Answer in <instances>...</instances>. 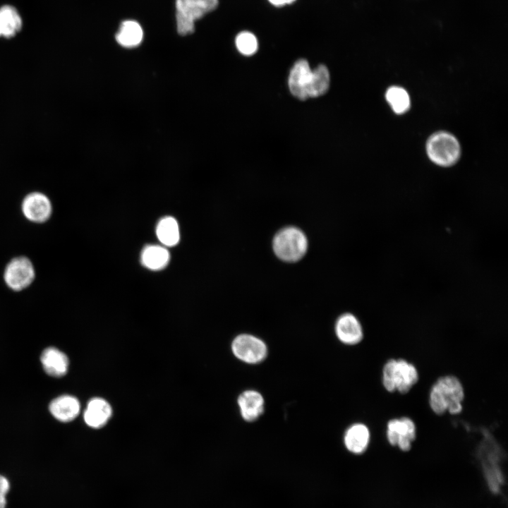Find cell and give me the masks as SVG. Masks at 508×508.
Returning a JSON list of instances; mask_svg holds the SVG:
<instances>
[{"label": "cell", "mask_w": 508, "mask_h": 508, "mask_svg": "<svg viewBox=\"0 0 508 508\" xmlns=\"http://www.w3.org/2000/svg\"><path fill=\"white\" fill-rule=\"evenodd\" d=\"M464 398V388L459 379L446 375L439 378L432 387L429 404L433 411L437 415H442L446 411L456 415L463 409Z\"/></svg>", "instance_id": "1"}, {"label": "cell", "mask_w": 508, "mask_h": 508, "mask_svg": "<svg viewBox=\"0 0 508 508\" xmlns=\"http://www.w3.org/2000/svg\"><path fill=\"white\" fill-rule=\"evenodd\" d=\"M418 380L416 368L404 359H389L382 369V384L389 392L406 394Z\"/></svg>", "instance_id": "2"}, {"label": "cell", "mask_w": 508, "mask_h": 508, "mask_svg": "<svg viewBox=\"0 0 508 508\" xmlns=\"http://www.w3.org/2000/svg\"><path fill=\"white\" fill-rule=\"evenodd\" d=\"M274 254L283 261L294 262L301 260L308 248V240L298 228L287 226L279 231L272 241Z\"/></svg>", "instance_id": "3"}, {"label": "cell", "mask_w": 508, "mask_h": 508, "mask_svg": "<svg viewBox=\"0 0 508 508\" xmlns=\"http://www.w3.org/2000/svg\"><path fill=\"white\" fill-rule=\"evenodd\" d=\"M429 159L441 167H450L459 159L461 147L457 139L451 133L439 131L433 134L426 143Z\"/></svg>", "instance_id": "4"}, {"label": "cell", "mask_w": 508, "mask_h": 508, "mask_svg": "<svg viewBox=\"0 0 508 508\" xmlns=\"http://www.w3.org/2000/svg\"><path fill=\"white\" fill-rule=\"evenodd\" d=\"M218 0H176L177 32L181 35L192 34L195 20L214 10Z\"/></svg>", "instance_id": "5"}, {"label": "cell", "mask_w": 508, "mask_h": 508, "mask_svg": "<svg viewBox=\"0 0 508 508\" xmlns=\"http://www.w3.org/2000/svg\"><path fill=\"white\" fill-rule=\"evenodd\" d=\"M36 276L32 262L26 256L20 255L11 259L6 265L3 279L6 286L13 291L19 292L28 288Z\"/></svg>", "instance_id": "6"}, {"label": "cell", "mask_w": 508, "mask_h": 508, "mask_svg": "<svg viewBox=\"0 0 508 508\" xmlns=\"http://www.w3.org/2000/svg\"><path fill=\"white\" fill-rule=\"evenodd\" d=\"M234 355L240 361L256 364L263 361L267 355L265 343L253 335L241 334L234 338L231 344Z\"/></svg>", "instance_id": "7"}, {"label": "cell", "mask_w": 508, "mask_h": 508, "mask_svg": "<svg viewBox=\"0 0 508 508\" xmlns=\"http://www.w3.org/2000/svg\"><path fill=\"white\" fill-rule=\"evenodd\" d=\"M20 210L28 221L35 224H43L51 218L53 205L46 194L32 191L23 198Z\"/></svg>", "instance_id": "8"}, {"label": "cell", "mask_w": 508, "mask_h": 508, "mask_svg": "<svg viewBox=\"0 0 508 508\" xmlns=\"http://www.w3.org/2000/svg\"><path fill=\"white\" fill-rule=\"evenodd\" d=\"M387 439L392 446H397L401 450L408 452L416 438V425L408 417L393 418L387 424Z\"/></svg>", "instance_id": "9"}, {"label": "cell", "mask_w": 508, "mask_h": 508, "mask_svg": "<svg viewBox=\"0 0 508 508\" xmlns=\"http://www.w3.org/2000/svg\"><path fill=\"white\" fill-rule=\"evenodd\" d=\"M335 333L344 344L355 345L363 339L362 326L356 316L351 313L340 315L335 324Z\"/></svg>", "instance_id": "10"}, {"label": "cell", "mask_w": 508, "mask_h": 508, "mask_svg": "<svg viewBox=\"0 0 508 508\" xmlns=\"http://www.w3.org/2000/svg\"><path fill=\"white\" fill-rule=\"evenodd\" d=\"M312 70L305 59L298 60L291 69L289 76V87L291 93L299 99L305 100L308 97L307 88Z\"/></svg>", "instance_id": "11"}, {"label": "cell", "mask_w": 508, "mask_h": 508, "mask_svg": "<svg viewBox=\"0 0 508 508\" xmlns=\"http://www.w3.org/2000/svg\"><path fill=\"white\" fill-rule=\"evenodd\" d=\"M40 361L44 372L51 377H61L68 372V358L56 347L50 346L44 349Z\"/></svg>", "instance_id": "12"}, {"label": "cell", "mask_w": 508, "mask_h": 508, "mask_svg": "<svg viewBox=\"0 0 508 508\" xmlns=\"http://www.w3.org/2000/svg\"><path fill=\"white\" fill-rule=\"evenodd\" d=\"M237 402L241 415L247 422L256 421L265 410L264 398L255 390L248 389L243 392L239 395Z\"/></svg>", "instance_id": "13"}, {"label": "cell", "mask_w": 508, "mask_h": 508, "mask_svg": "<svg viewBox=\"0 0 508 508\" xmlns=\"http://www.w3.org/2000/svg\"><path fill=\"white\" fill-rule=\"evenodd\" d=\"M52 416L57 421L68 423L73 421L79 414L80 404L77 398L64 394L54 399L49 405Z\"/></svg>", "instance_id": "14"}, {"label": "cell", "mask_w": 508, "mask_h": 508, "mask_svg": "<svg viewBox=\"0 0 508 508\" xmlns=\"http://www.w3.org/2000/svg\"><path fill=\"white\" fill-rule=\"evenodd\" d=\"M111 415L112 409L108 401L100 397H95L88 401L83 419L89 427L97 429L106 425Z\"/></svg>", "instance_id": "15"}, {"label": "cell", "mask_w": 508, "mask_h": 508, "mask_svg": "<svg viewBox=\"0 0 508 508\" xmlns=\"http://www.w3.org/2000/svg\"><path fill=\"white\" fill-rule=\"evenodd\" d=\"M369 441V430L363 423L353 424L345 432L344 445L346 448L351 453L356 454L363 453L367 449Z\"/></svg>", "instance_id": "16"}, {"label": "cell", "mask_w": 508, "mask_h": 508, "mask_svg": "<svg viewBox=\"0 0 508 508\" xmlns=\"http://www.w3.org/2000/svg\"><path fill=\"white\" fill-rule=\"evenodd\" d=\"M22 25L21 17L14 7L5 5L0 8V37H13L20 30Z\"/></svg>", "instance_id": "17"}, {"label": "cell", "mask_w": 508, "mask_h": 508, "mask_svg": "<svg viewBox=\"0 0 508 508\" xmlns=\"http://www.w3.org/2000/svg\"><path fill=\"white\" fill-rule=\"evenodd\" d=\"M169 258L168 250L157 245L147 246L141 253L143 265L152 270L163 269L168 264Z\"/></svg>", "instance_id": "18"}, {"label": "cell", "mask_w": 508, "mask_h": 508, "mask_svg": "<svg viewBox=\"0 0 508 508\" xmlns=\"http://www.w3.org/2000/svg\"><path fill=\"white\" fill-rule=\"evenodd\" d=\"M143 37V29L138 22L125 20L116 35V40L123 47H133L140 44Z\"/></svg>", "instance_id": "19"}, {"label": "cell", "mask_w": 508, "mask_h": 508, "mask_svg": "<svg viewBox=\"0 0 508 508\" xmlns=\"http://www.w3.org/2000/svg\"><path fill=\"white\" fill-rule=\"evenodd\" d=\"M159 241L167 246H174L180 239L179 228L176 220L171 217H165L159 220L156 227Z\"/></svg>", "instance_id": "20"}, {"label": "cell", "mask_w": 508, "mask_h": 508, "mask_svg": "<svg viewBox=\"0 0 508 508\" xmlns=\"http://www.w3.org/2000/svg\"><path fill=\"white\" fill-rule=\"evenodd\" d=\"M329 73L327 68L322 64L312 71L310 79L307 88L308 97H317L324 95L329 86Z\"/></svg>", "instance_id": "21"}, {"label": "cell", "mask_w": 508, "mask_h": 508, "mask_svg": "<svg viewBox=\"0 0 508 508\" xmlns=\"http://www.w3.org/2000/svg\"><path fill=\"white\" fill-rule=\"evenodd\" d=\"M386 99L392 110L398 114L408 111L410 107V98L408 92L399 86H392L386 92Z\"/></svg>", "instance_id": "22"}, {"label": "cell", "mask_w": 508, "mask_h": 508, "mask_svg": "<svg viewBox=\"0 0 508 508\" xmlns=\"http://www.w3.org/2000/svg\"><path fill=\"white\" fill-rule=\"evenodd\" d=\"M236 46L241 54L250 56L256 52L258 49V41L253 33L248 31H243L236 37Z\"/></svg>", "instance_id": "23"}, {"label": "cell", "mask_w": 508, "mask_h": 508, "mask_svg": "<svg viewBox=\"0 0 508 508\" xmlns=\"http://www.w3.org/2000/svg\"><path fill=\"white\" fill-rule=\"evenodd\" d=\"M9 490V483L3 476L0 475V497H6Z\"/></svg>", "instance_id": "24"}, {"label": "cell", "mask_w": 508, "mask_h": 508, "mask_svg": "<svg viewBox=\"0 0 508 508\" xmlns=\"http://www.w3.org/2000/svg\"><path fill=\"white\" fill-rule=\"evenodd\" d=\"M272 5L275 6H283L286 4H290L296 0H268Z\"/></svg>", "instance_id": "25"}, {"label": "cell", "mask_w": 508, "mask_h": 508, "mask_svg": "<svg viewBox=\"0 0 508 508\" xmlns=\"http://www.w3.org/2000/svg\"><path fill=\"white\" fill-rule=\"evenodd\" d=\"M6 497H0V508H6Z\"/></svg>", "instance_id": "26"}]
</instances>
